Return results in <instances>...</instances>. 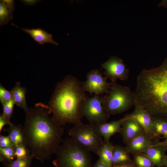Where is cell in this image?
I'll use <instances>...</instances> for the list:
<instances>
[{"label":"cell","mask_w":167,"mask_h":167,"mask_svg":"<svg viewBox=\"0 0 167 167\" xmlns=\"http://www.w3.org/2000/svg\"><path fill=\"white\" fill-rule=\"evenodd\" d=\"M11 91L15 105L22 109L25 113H27L30 109L28 107L26 102V88L21 86L20 83L18 81Z\"/></svg>","instance_id":"e0dca14e"},{"label":"cell","mask_w":167,"mask_h":167,"mask_svg":"<svg viewBox=\"0 0 167 167\" xmlns=\"http://www.w3.org/2000/svg\"><path fill=\"white\" fill-rule=\"evenodd\" d=\"M0 147L14 148V147L8 135L5 136L0 134Z\"/></svg>","instance_id":"83f0119b"},{"label":"cell","mask_w":167,"mask_h":167,"mask_svg":"<svg viewBox=\"0 0 167 167\" xmlns=\"http://www.w3.org/2000/svg\"><path fill=\"white\" fill-rule=\"evenodd\" d=\"M158 143L167 149V137L165 138V139L163 141H159Z\"/></svg>","instance_id":"836d02e7"},{"label":"cell","mask_w":167,"mask_h":167,"mask_svg":"<svg viewBox=\"0 0 167 167\" xmlns=\"http://www.w3.org/2000/svg\"><path fill=\"white\" fill-rule=\"evenodd\" d=\"M85 92L82 82L71 75L66 76L57 83L49 106L51 118L58 125L83 123L82 108L87 97Z\"/></svg>","instance_id":"3957f363"},{"label":"cell","mask_w":167,"mask_h":167,"mask_svg":"<svg viewBox=\"0 0 167 167\" xmlns=\"http://www.w3.org/2000/svg\"><path fill=\"white\" fill-rule=\"evenodd\" d=\"M24 32L29 34L34 40L41 45L49 43L58 45V43L52 39V35L40 28L29 29L20 28Z\"/></svg>","instance_id":"9a60e30c"},{"label":"cell","mask_w":167,"mask_h":167,"mask_svg":"<svg viewBox=\"0 0 167 167\" xmlns=\"http://www.w3.org/2000/svg\"><path fill=\"white\" fill-rule=\"evenodd\" d=\"M134 163L136 167H155L153 162L143 152L133 154Z\"/></svg>","instance_id":"7402d4cb"},{"label":"cell","mask_w":167,"mask_h":167,"mask_svg":"<svg viewBox=\"0 0 167 167\" xmlns=\"http://www.w3.org/2000/svg\"><path fill=\"white\" fill-rule=\"evenodd\" d=\"M8 124L7 122L6 121L5 119L2 115V114L0 115V132H1L2 131L3 127L4 126Z\"/></svg>","instance_id":"4dcf8cb0"},{"label":"cell","mask_w":167,"mask_h":167,"mask_svg":"<svg viewBox=\"0 0 167 167\" xmlns=\"http://www.w3.org/2000/svg\"><path fill=\"white\" fill-rule=\"evenodd\" d=\"M114 145L110 142L105 143L97 155L99 160L108 167H112L113 151Z\"/></svg>","instance_id":"44dd1931"},{"label":"cell","mask_w":167,"mask_h":167,"mask_svg":"<svg viewBox=\"0 0 167 167\" xmlns=\"http://www.w3.org/2000/svg\"><path fill=\"white\" fill-rule=\"evenodd\" d=\"M101 66L105 70L106 77L109 79L112 82H115L117 79L126 81L128 78V69L123 60L117 57H111Z\"/></svg>","instance_id":"9c48e42d"},{"label":"cell","mask_w":167,"mask_h":167,"mask_svg":"<svg viewBox=\"0 0 167 167\" xmlns=\"http://www.w3.org/2000/svg\"><path fill=\"white\" fill-rule=\"evenodd\" d=\"M14 149L16 159H25L31 155L30 149L25 144L19 145Z\"/></svg>","instance_id":"cb8c5ba5"},{"label":"cell","mask_w":167,"mask_h":167,"mask_svg":"<svg viewBox=\"0 0 167 167\" xmlns=\"http://www.w3.org/2000/svg\"><path fill=\"white\" fill-rule=\"evenodd\" d=\"M82 84L85 92L100 95L108 94L112 83L108 82L107 78L103 76L99 70L95 69L88 73L86 80Z\"/></svg>","instance_id":"ba28073f"},{"label":"cell","mask_w":167,"mask_h":167,"mask_svg":"<svg viewBox=\"0 0 167 167\" xmlns=\"http://www.w3.org/2000/svg\"><path fill=\"white\" fill-rule=\"evenodd\" d=\"M6 130L14 147L23 144H25L24 127L20 125H15L12 123Z\"/></svg>","instance_id":"ac0fdd59"},{"label":"cell","mask_w":167,"mask_h":167,"mask_svg":"<svg viewBox=\"0 0 167 167\" xmlns=\"http://www.w3.org/2000/svg\"><path fill=\"white\" fill-rule=\"evenodd\" d=\"M123 118L124 120L119 133L125 143L145 132L141 126L135 119L124 117Z\"/></svg>","instance_id":"30bf717a"},{"label":"cell","mask_w":167,"mask_h":167,"mask_svg":"<svg viewBox=\"0 0 167 167\" xmlns=\"http://www.w3.org/2000/svg\"><path fill=\"white\" fill-rule=\"evenodd\" d=\"M153 136L145 132L129 140L126 144V148L132 154L143 152L152 144Z\"/></svg>","instance_id":"8fae6325"},{"label":"cell","mask_w":167,"mask_h":167,"mask_svg":"<svg viewBox=\"0 0 167 167\" xmlns=\"http://www.w3.org/2000/svg\"><path fill=\"white\" fill-rule=\"evenodd\" d=\"M134 106L133 111L126 115L124 118L135 119L141 126L145 132L153 135L152 117L146 110L141 107Z\"/></svg>","instance_id":"7c38bea8"},{"label":"cell","mask_w":167,"mask_h":167,"mask_svg":"<svg viewBox=\"0 0 167 167\" xmlns=\"http://www.w3.org/2000/svg\"><path fill=\"white\" fill-rule=\"evenodd\" d=\"M158 7H163L167 8V0H162L159 4Z\"/></svg>","instance_id":"d6a6232c"},{"label":"cell","mask_w":167,"mask_h":167,"mask_svg":"<svg viewBox=\"0 0 167 167\" xmlns=\"http://www.w3.org/2000/svg\"><path fill=\"white\" fill-rule=\"evenodd\" d=\"M15 158L14 148L0 147V162L11 161Z\"/></svg>","instance_id":"d4e9b609"},{"label":"cell","mask_w":167,"mask_h":167,"mask_svg":"<svg viewBox=\"0 0 167 167\" xmlns=\"http://www.w3.org/2000/svg\"><path fill=\"white\" fill-rule=\"evenodd\" d=\"M12 98L11 92L0 84V101L2 105L10 101Z\"/></svg>","instance_id":"4316f807"},{"label":"cell","mask_w":167,"mask_h":167,"mask_svg":"<svg viewBox=\"0 0 167 167\" xmlns=\"http://www.w3.org/2000/svg\"><path fill=\"white\" fill-rule=\"evenodd\" d=\"M34 157L31 155L24 159H16L3 162V167H31V163Z\"/></svg>","instance_id":"603a6c76"},{"label":"cell","mask_w":167,"mask_h":167,"mask_svg":"<svg viewBox=\"0 0 167 167\" xmlns=\"http://www.w3.org/2000/svg\"><path fill=\"white\" fill-rule=\"evenodd\" d=\"M123 118L109 122H105L97 125L99 131L104 139L105 143L109 142L110 137L114 134L120 132Z\"/></svg>","instance_id":"5bb4252c"},{"label":"cell","mask_w":167,"mask_h":167,"mask_svg":"<svg viewBox=\"0 0 167 167\" xmlns=\"http://www.w3.org/2000/svg\"><path fill=\"white\" fill-rule=\"evenodd\" d=\"M68 134L70 137L90 152L96 154L104 143L97 125L83 123L74 125L69 130Z\"/></svg>","instance_id":"8992f818"},{"label":"cell","mask_w":167,"mask_h":167,"mask_svg":"<svg viewBox=\"0 0 167 167\" xmlns=\"http://www.w3.org/2000/svg\"><path fill=\"white\" fill-rule=\"evenodd\" d=\"M158 140L143 152L148 156L157 167H164L163 162L167 149L160 144Z\"/></svg>","instance_id":"4fadbf2b"},{"label":"cell","mask_w":167,"mask_h":167,"mask_svg":"<svg viewBox=\"0 0 167 167\" xmlns=\"http://www.w3.org/2000/svg\"><path fill=\"white\" fill-rule=\"evenodd\" d=\"M15 9V1H0V25L7 24L13 19Z\"/></svg>","instance_id":"2e32d148"},{"label":"cell","mask_w":167,"mask_h":167,"mask_svg":"<svg viewBox=\"0 0 167 167\" xmlns=\"http://www.w3.org/2000/svg\"><path fill=\"white\" fill-rule=\"evenodd\" d=\"M51 113L49 105L41 102L26 113L25 144L31 155L42 163L51 158L63 140L64 128L49 116Z\"/></svg>","instance_id":"6da1fadb"},{"label":"cell","mask_w":167,"mask_h":167,"mask_svg":"<svg viewBox=\"0 0 167 167\" xmlns=\"http://www.w3.org/2000/svg\"><path fill=\"white\" fill-rule=\"evenodd\" d=\"M153 135L155 137H167V119L152 117Z\"/></svg>","instance_id":"d6986e66"},{"label":"cell","mask_w":167,"mask_h":167,"mask_svg":"<svg viewBox=\"0 0 167 167\" xmlns=\"http://www.w3.org/2000/svg\"><path fill=\"white\" fill-rule=\"evenodd\" d=\"M112 167H136L132 161L121 164L113 165Z\"/></svg>","instance_id":"f1b7e54d"},{"label":"cell","mask_w":167,"mask_h":167,"mask_svg":"<svg viewBox=\"0 0 167 167\" xmlns=\"http://www.w3.org/2000/svg\"><path fill=\"white\" fill-rule=\"evenodd\" d=\"M15 105V104L12 98L10 101L2 105L3 112L2 114L9 125L11 123L10 119L13 114Z\"/></svg>","instance_id":"484cf974"},{"label":"cell","mask_w":167,"mask_h":167,"mask_svg":"<svg viewBox=\"0 0 167 167\" xmlns=\"http://www.w3.org/2000/svg\"><path fill=\"white\" fill-rule=\"evenodd\" d=\"M129 153L126 148L118 145H114L112 160L113 165L131 161Z\"/></svg>","instance_id":"ffe728a7"},{"label":"cell","mask_w":167,"mask_h":167,"mask_svg":"<svg viewBox=\"0 0 167 167\" xmlns=\"http://www.w3.org/2000/svg\"><path fill=\"white\" fill-rule=\"evenodd\" d=\"M93 167H108L99 159L95 164Z\"/></svg>","instance_id":"1f68e13d"},{"label":"cell","mask_w":167,"mask_h":167,"mask_svg":"<svg viewBox=\"0 0 167 167\" xmlns=\"http://www.w3.org/2000/svg\"><path fill=\"white\" fill-rule=\"evenodd\" d=\"M24 4L27 6H32L38 2L41 1L38 0H20Z\"/></svg>","instance_id":"f546056e"},{"label":"cell","mask_w":167,"mask_h":167,"mask_svg":"<svg viewBox=\"0 0 167 167\" xmlns=\"http://www.w3.org/2000/svg\"><path fill=\"white\" fill-rule=\"evenodd\" d=\"M89 151L73 139L63 140L52 162L56 167H91V157Z\"/></svg>","instance_id":"277c9868"},{"label":"cell","mask_w":167,"mask_h":167,"mask_svg":"<svg viewBox=\"0 0 167 167\" xmlns=\"http://www.w3.org/2000/svg\"><path fill=\"white\" fill-rule=\"evenodd\" d=\"M105 98V96L95 95L91 97H87L84 101L82 108V114L90 123L98 125L106 122L109 116L103 107Z\"/></svg>","instance_id":"52a82bcc"},{"label":"cell","mask_w":167,"mask_h":167,"mask_svg":"<svg viewBox=\"0 0 167 167\" xmlns=\"http://www.w3.org/2000/svg\"><path fill=\"white\" fill-rule=\"evenodd\" d=\"M164 167H167V156L166 155L164 160L163 162Z\"/></svg>","instance_id":"e575fe53"},{"label":"cell","mask_w":167,"mask_h":167,"mask_svg":"<svg viewBox=\"0 0 167 167\" xmlns=\"http://www.w3.org/2000/svg\"><path fill=\"white\" fill-rule=\"evenodd\" d=\"M112 83L103 104L105 111L109 116L123 113L134 105V93L130 88L115 82Z\"/></svg>","instance_id":"5b68a950"},{"label":"cell","mask_w":167,"mask_h":167,"mask_svg":"<svg viewBox=\"0 0 167 167\" xmlns=\"http://www.w3.org/2000/svg\"><path fill=\"white\" fill-rule=\"evenodd\" d=\"M134 105L145 109L152 117L167 119V56L159 67L144 69L138 75Z\"/></svg>","instance_id":"7a4b0ae2"}]
</instances>
